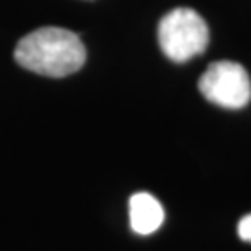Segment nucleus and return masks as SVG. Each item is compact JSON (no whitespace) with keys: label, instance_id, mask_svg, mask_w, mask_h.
<instances>
[{"label":"nucleus","instance_id":"nucleus-5","mask_svg":"<svg viewBox=\"0 0 251 251\" xmlns=\"http://www.w3.org/2000/svg\"><path fill=\"white\" fill-rule=\"evenodd\" d=\"M238 234H240L242 240L251 242V214L240 220V224H238Z\"/></svg>","mask_w":251,"mask_h":251},{"label":"nucleus","instance_id":"nucleus-4","mask_svg":"<svg viewBox=\"0 0 251 251\" xmlns=\"http://www.w3.org/2000/svg\"><path fill=\"white\" fill-rule=\"evenodd\" d=\"M128 216H130V227L136 234H152L164 222V208L160 201L147 194L138 192L128 201Z\"/></svg>","mask_w":251,"mask_h":251},{"label":"nucleus","instance_id":"nucleus-1","mask_svg":"<svg viewBox=\"0 0 251 251\" xmlns=\"http://www.w3.org/2000/svg\"><path fill=\"white\" fill-rule=\"evenodd\" d=\"M15 60L28 71L62 78L80 69L86 62V49L71 30L58 26L37 28L15 47Z\"/></svg>","mask_w":251,"mask_h":251},{"label":"nucleus","instance_id":"nucleus-3","mask_svg":"<svg viewBox=\"0 0 251 251\" xmlns=\"http://www.w3.org/2000/svg\"><path fill=\"white\" fill-rule=\"evenodd\" d=\"M203 97L222 108L238 110L251 99V80L240 63L214 62L199 78Z\"/></svg>","mask_w":251,"mask_h":251},{"label":"nucleus","instance_id":"nucleus-2","mask_svg":"<svg viewBox=\"0 0 251 251\" xmlns=\"http://www.w3.org/2000/svg\"><path fill=\"white\" fill-rule=\"evenodd\" d=\"M158 43L171 62L184 63L205 52L208 47V26L196 9L175 8L162 17Z\"/></svg>","mask_w":251,"mask_h":251}]
</instances>
